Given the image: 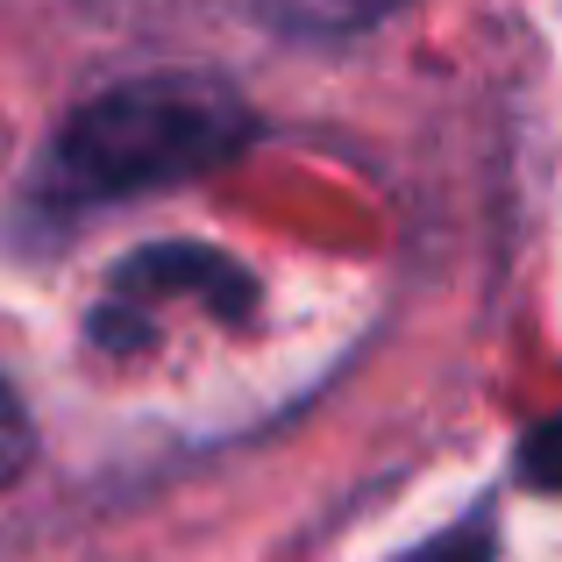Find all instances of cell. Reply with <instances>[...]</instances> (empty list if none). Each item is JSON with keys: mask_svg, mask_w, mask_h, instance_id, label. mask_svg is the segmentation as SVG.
Returning <instances> with one entry per match:
<instances>
[{"mask_svg": "<svg viewBox=\"0 0 562 562\" xmlns=\"http://www.w3.org/2000/svg\"><path fill=\"white\" fill-rule=\"evenodd\" d=\"M257 143V114L214 71H150L93 93L65 114L36 171V192L50 206H108L143 200L165 186H192L206 171L235 165Z\"/></svg>", "mask_w": 562, "mask_h": 562, "instance_id": "6da1fadb", "label": "cell"}, {"mask_svg": "<svg viewBox=\"0 0 562 562\" xmlns=\"http://www.w3.org/2000/svg\"><path fill=\"white\" fill-rule=\"evenodd\" d=\"M165 306H200V314H214V321L235 328V321L257 306V278H249V263L221 257V249H206V243H150V249L114 263L108 300H100V314H93V335L108 349H143L157 335V314H165Z\"/></svg>", "mask_w": 562, "mask_h": 562, "instance_id": "7a4b0ae2", "label": "cell"}, {"mask_svg": "<svg viewBox=\"0 0 562 562\" xmlns=\"http://www.w3.org/2000/svg\"><path fill=\"white\" fill-rule=\"evenodd\" d=\"M406 0H257V14L278 29V36H300V43H342L378 29L384 14H398Z\"/></svg>", "mask_w": 562, "mask_h": 562, "instance_id": "3957f363", "label": "cell"}, {"mask_svg": "<svg viewBox=\"0 0 562 562\" xmlns=\"http://www.w3.org/2000/svg\"><path fill=\"white\" fill-rule=\"evenodd\" d=\"M520 484L527 492H562V413L541 427H527L520 441Z\"/></svg>", "mask_w": 562, "mask_h": 562, "instance_id": "277c9868", "label": "cell"}, {"mask_svg": "<svg viewBox=\"0 0 562 562\" xmlns=\"http://www.w3.org/2000/svg\"><path fill=\"white\" fill-rule=\"evenodd\" d=\"M29 456H36V427H29V413H22V398H14V384L0 378V492H8V484L29 470Z\"/></svg>", "mask_w": 562, "mask_h": 562, "instance_id": "5b68a950", "label": "cell"}, {"mask_svg": "<svg viewBox=\"0 0 562 562\" xmlns=\"http://www.w3.org/2000/svg\"><path fill=\"white\" fill-rule=\"evenodd\" d=\"M406 562H492V520L456 527L449 541H435V549H420V555H406Z\"/></svg>", "mask_w": 562, "mask_h": 562, "instance_id": "8992f818", "label": "cell"}]
</instances>
